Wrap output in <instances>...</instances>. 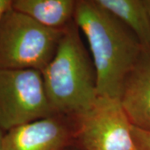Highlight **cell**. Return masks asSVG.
Here are the masks:
<instances>
[{"mask_svg": "<svg viewBox=\"0 0 150 150\" xmlns=\"http://www.w3.org/2000/svg\"><path fill=\"white\" fill-rule=\"evenodd\" d=\"M12 8V0H0V18Z\"/></svg>", "mask_w": 150, "mask_h": 150, "instance_id": "obj_11", "label": "cell"}, {"mask_svg": "<svg viewBox=\"0 0 150 150\" xmlns=\"http://www.w3.org/2000/svg\"><path fill=\"white\" fill-rule=\"evenodd\" d=\"M116 17L135 33L146 50H150V23L141 0H91Z\"/></svg>", "mask_w": 150, "mask_h": 150, "instance_id": "obj_9", "label": "cell"}, {"mask_svg": "<svg viewBox=\"0 0 150 150\" xmlns=\"http://www.w3.org/2000/svg\"><path fill=\"white\" fill-rule=\"evenodd\" d=\"M74 119L76 136L84 150H135L133 124L118 98L98 94Z\"/></svg>", "mask_w": 150, "mask_h": 150, "instance_id": "obj_5", "label": "cell"}, {"mask_svg": "<svg viewBox=\"0 0 150 150\" xmlns=\"http://www.w3.org/2000/svg\"><path fill=\"white\" fill-rule=\"evenodd\" d=\"M41 73L54 115L74 118L95 100L96 72L74 20L64 28L53 59Z\"/></svg>", "mask_w": 150, "mask_h": 150, "instance_id": "obj_2", "label": "cell"}, {"mask_svg": "<svg viewBox=\"0 0 150 150\" xmlns=\"http://www.w3.org/2000/svg\"><path fill=\"white\" fill-rule=\"evenodd\" d=\"M135 150H150V131L132 127Z\"/></svg>", "mask_w": 150, "mask_h": 150, "instance_id": "obj_10", "label": "cell"}, {"mask_svg": "<svg viewBox=\"0 0 150 150\" xmlns=\"http://www.w3.org/2000/svg\"><path fill=\"white\" fill-rule=\"evenodd\" d=\"M78 0H12V8L43 25L64 29L74 20Z\"/></svg>", "mask_w": 150, "mask_h": 150, "instance_id": "obj_8", "label": "cell"}, {"mask_svg": "<svg viewBox=\"0 0 150 150\" xmlns=\"http://www.w3.org/2000/svg\"><path fill=\"white\" fill-rule=\"evenodd\" d=\"M74 22L88 43L98 94L119 98L124 81L144 49L139 39L91 0L77 1Z\"/></svg>", "mask_w": 150, "mask_h": 150, "instance_id": "obj_1", "label": "cell"}, {"mask_svg": "<svg viewBox=\"0 0 150 150\" xmlns=\"http://www.w3.org/2000/svg\"><path fill=\"white\" fill-rule=\"evenodd\" d=\"M70 136L69 129L61 116L53 115L6 132L2 150H64Z\"/></svg>", "mask_w": 150, "mask_h": 150, "instance_id": "obj_6", "label": "cell"}, {"mask_svg": "<svg viewBox=\"0 0 150 150\" xmlns=\"http://www.w3.org/2000/svg\"><path fill=\"white\" fill-rule=\"evenodd\" d=\"M141 1L144 7V9L146 11V13H147V16L150 23V0H141Z\"/></svg>", "mask_w": 150, "mask_h": 150, "instance_id": "obj_12", "label": "cell"}, {"mask_svg": "<svg viewBox=\"0 0 150 150\" xmlns=\"http://www.w3.org/2000/svg\"><path fill=\"white\" fill-rule=\"evenodd\" d=\"M3 134L0 132V150H2V139H3Z\"/></svg>", "mask_w": 150, "mask_h": 150, "instance_id": "obj_13", "label": "cell"}, {"mask_svg": "<svg viewBox=\"0 0 150 150\" xmlns=\"http://www.w3.org/2000/svg\"><path fill=\"white\" fill-rule=\"evenodd\" d=\"M53 115L40 71L0 69V130Z\"/></svg>", "mask_w": 150, "mask_h": 150, "instance_id": "obj_4", "label": "cell"}, {"mask_svg": "<svg viewBox=\"0 0 150 150\" xmlns=\"http://www.w3.org/2000/svg\"><path fill=\"white\" fill-rule=\"evenodd\" d=\"M119 99L134 127L150 131V50H143L124 81Z\"/></svg>", "mask_w": 150, "mask_h": 150, "instance_id": "obj_7", "label": "cell"}, {"mask_svg": "<svg viewBox=\"0 0 150 150\" xmlns=\"http://www.w3.org/2000/svg\"><path fill=\"white\" fill-rule=\"evenodd\" d=\"M64 30L9 8L0 18V69L42 72L53 59Z\"/></svg>", "mask_w": 150, "mask_h": 150, "instance_id": "obj_3", "label": "cell"}]
</instances>
